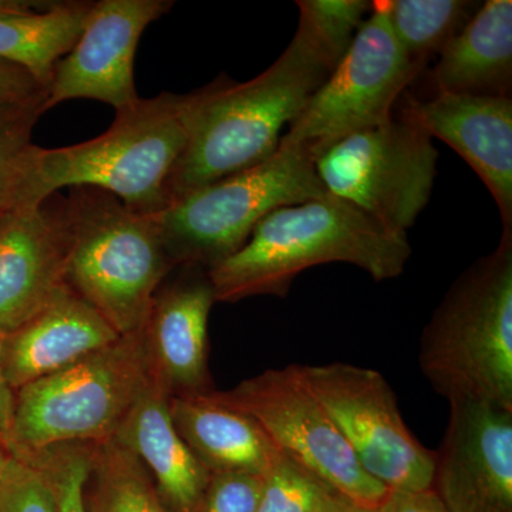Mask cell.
Wrapping results in <instances>:
<instances>
[{
	"label": "cell",
	"instance_id": "484cf974",
	"mask_svg": "<svg viewBox=\"0 0 512 512\" xmlns=\"http://www.w3.org/2000/svg\"><path fill=\"white\" fill-rule=\"evenodd\" d=\"M92 451V443L57 444L15 458L42 473L55 498L56 512H89L84 485L89 477Z\"/></svg>",
	"mask_w": 512,
	"mask_h": 512
},
{
	"label": "cell",
	"instance_id": "4dcf8cb0",
	"mask_svg": "<svg viewBox=\"0 0 512 512\" xmlns=\"http://www.w3.org/2000/svg\"><path fill=\"white\" fill-rule=\"evenodd\" d=\"M372 512H450L433 488L420 491H389Z\"/></svg>",
	"mask_w": 512,
	"mask_h": 512
},
{
	"label": "cell",
	"instance_id": "8fae6325",
	"mask_svg": "<svg viewBox=\"0 0 512 512\" xmlns=\"http://www.w3.org/2000/svg\"><path fill=\"white\" fill-rule=\"evenodd\" d=\"M301 367L367 476L392 491L431 488L434 451L406 426L396 394L379 372L342 362Z\"/></svg>",
	"mask_w": 512,
	"mask_h": 512
},
{
	"label": "cell",
	"instance_id": "d4e9b609",
	"mask_svg": "<svg viewBox=\"0 0 512 512\" xmlns=\"http://www.w3.org/2000/svg\"><path fill=\"white\" fill-rule=\"evenodd\" d=\"M356 508L332 485L281 453L266 471L258 512H353Z\"/></svg>",
	"mask_w": 512,
	"mask_h": 512
},
{
	"label": "cell",
	"instance_id": "4316f807",
	"mask_svg": "<svg viewBox=\"0 0 512 512\" xmlns=\"http://www.w3.org/2000/svg\"><path fill=\"white\" fill-rule=\"evenodd\" d=\"M299 25L309 30L330 62L338 66L372 10L367 0H302Z\"/></svg>",
	"mask_w": 512,
	"mask_h": 512
},
{
	"label": "cell",
	"instance_id": "4fadbf2b",
	"mask_svg": "<svg viewBox=\"0 0 512 512\" xmlns=\"http://www.w3.org/2000/svg\"><path fill=\"white\" fill-rule=\"evenodd\" d=\"M431 488L450 512H512V410L451 402Z\"/></svg>",
	"mask_w": 512,
	"mask_h": 512
},
{
	"label": "cell",
	"instance_id": "ac0fdd59",
	"mask_svg": "<svg viewBox=\"0 0 512 512\" xmlns=\"http://www.w3.org/2000/svg\"><path fill=\"white\" fill-rule=\"evenodd\" d=\"M168 402L151 379L111 440L143 463L170 512H197L211 473L175 430Z\"/></svg>",
	"mask_w": 512,
	"mask_h": 512
},
{
	"label": "cell",
	"instance_id": "30bf717a",
	"mask_svg": "<svg viewBox=\"0 0 512 512\" xmlns=\"http://www.w3.org/2000/svg\"><path fill=\"white\" fill-rule=\"evenodd\" d=\"M215 402L258 423L274 446L332 485L350 503L373 511L389 488L367 476L329 414L303 377L302 367L268 369L227 392L207 393Z\"/></svg>",
	"mask_w": 512,
	"mask_h": 512
},
{
	"label": "cell",
	"instance_id": "9c48e42d",
	"mask_svg": "<svg viewBox=\"0 0 512 512\" xmlns=\"http://www.w3.org/2000/svg\"><path fill=\"white\" fill-rule=\"evenodd\" d=\"M437 161L433 138L393 117L326 148L315 165L328 194L356 205L390 231L407 235L429 204Z\"/></svg>",
	"mask_w": 512,
	"mask_h": 512
},
{
	"label": "cell",
	"instance_id": "2e32d148",
	"mask_svg": "<svg viewBox=\"0 0 512 512\" xmlns=\"http://www.w3.org/2000/svg\"><path fill=\"white\" fill-rule=\"evenodd\" d=\"M66 234L57 194L0 218V339L39 312L64 284Z\"/></svg>",
	"mask_w": 512,
	"mask_h": 512
},
{
	"label": "cell",
	"instance_id": "7c38bea8",
	"mask_svg": "<svg viewBox=\"0 0 512 512\" xmlns=\"http://www.w3.org/2000/svg\"><path fill=\"white\" fill-rule=\"evenodd\" d=\"M173 6V0L94 2L76 45L53 69L45 113L67 100H97L116 111L136 103L134 57L140 37Z\"/></svg>",
	"mask_w": 512,
	"mask_h": 512
},
{
	"label": "cell",
	"instance_id": "7402d4cb",
	"mask_svg": "<svg viewBox=\"0 0 512 512\" xmlns=\"http://www.w3.org/2000/svg\"><path fill=\"white\" fill-rule=\"evenodd\" d=\"M84 501L89 512H170L143 463L114 440L93 444Z\"/></svg>",
	"mask_w": 512,
	"mask_h": 512
},
{
	"label": "cell",
	"instance_id": "9a60e30c",
	"mask_svg": "<svg viewBox=\"0 0 512 512\" xmlns=\"http://www.w3.org/2000/svg\"><path fill=\"white\" fill-rule=\"evenodd\" d=\"M163 285L154 296L143 339L148 369L170 397L214 392L208 366V320L217 302L207 269Z\"/></svg>",
	"mask_w": 512,
	"mask_h": 512
},
{
	"label": "cell",
	"instance_id": "603a6c76",
	"mask_svg": "<svg viewBox=\"0 0 512 512\" xmlns=\"http://www.w3.org/2000/svg\"><path fill=\"white\" fill-rule=\"evenodd\" d=\"M464 0H387V16L397 42L423 70L477 12Z\"/></svg>",
	"mask_w": 512,
	"mask_h": 512
},
{
	"label": "cell",
	"instance_id": "52a82bcc",
	"mask_svg": "<svg viewBox=\"0 0 512 512\" xmlns=\"http://www.w3.org/2000/svg\"><path fill=\"white\" fill-rule=\"evenodd\" d=\"M325 194L311 151L279 144L268 160L184 195L156 218L174 268L210 271L244 247L266 215Z\"/></svg>",
	"mask_w": 512,
	"mask_h": 512
},
{
	"label": "cell",
	"instance_id": "f1b7e54d",
	"mask_svg": "<svg viewBox=\"0 0 512 512\" xmlns=\"http://www.w3.org/2000/svg\"><path fill=\"white\" fill-rule=\"evenodd\" d=\"M0 512H56L55 498L42 473L13 456L0 477Z\"/></svg>",
	"mask_w": 512,
	"mask_h": 512
},
{
	"label": "cell",
	"instance_id": "83f0119b",
	"mask_svg": "<svg viewBox=\"0 0 512 512\" xmlns=\"http://www.w3.org/2000/svg\"><path fill=\"white\" fill-rule=\"evenodd\" d=\"M264 474L251 471L211 473L197 512H258Z\"/></svg>",
	"mask_w": 512,
	"mask_h": 512
},
{
	"label": "cell",
	"instance_id": "7a4b0ae2",
	"mask_svg": "<svg viewBox=\"0 0 512 512\" xmlns=\"http://www.w3.org/2000/svg\"><path fill=\"white\" fill-rule=\"evenodd\" d=\"M410 255L407 235L326 192L266 215L247 244L208 276L217 302L237 303L252 296L284 298L296 276L330 262L355 265L376 282L389 281L403 274Z\"/></svg>",
	"mask_w": 512,
	"mask_h": 512
},
{
	"label": "cell",
	"instance_id": "ba28073f",
	"mask_svg": "<svg viewBox=\"0 0 512 512\" xmlns=\"http://www.w3.org/2000/svg\"><path fill=\"white\" fill-rule=\"evenodd\" d=\"M420 72L394 36L387 0L372 2L348 52L279 144L308 148L316 160L343 138L392 120L394 104Z\"/></svg>",
	"mask_w": 512,
	"mask_h": 512
},
{
	"label": "cell",
	"instance_id": "8992f818",
	"mask_svg": "<svg viewBox=\"0 0 512 512\" xmlns=\"http://www.w3.org/2000/svg\"><path fill=\"white\" fill-rule=\"evenodd\" d=\"M150 380L140 332L20 387L5 434L10 453L25 457L57 444L113 439Z\"/></svg>",
	"mask_w": 512,
	"mask_h": 512
},
{
	"label": "cell",
	"instance_id": "e0dca14e",
	"mask_svg": "<svg viewBox=\"0 0 512 512\" xmlns=\"http://www.w3.org/2000/svg\"><path fill=\"white\" fill-rule=\"evenodd\" d=\"M120 338L96 309L64 285L28 322L0 339L3 373L16 392Z\"/></svg>",
	"mask_w": 512,
	"mask_h": 512
},
{
	"label": "cell",
	"instance_id": "3957f363",
	"mask_svg": "<svg viewBox=\"0 0 512 512\" xmlns=\"http://www.w3.org/2000/svg\"><path fill=\"white\" fill-rule=\"evenodd\" d=\"M59 205L66 234L64 284L120 336L140 333L174 269L156 215L138 214L94 187L69 188Z\"/></svg>",
	"mask_w": 512,
	"mask_h": 512
},
{
	"label": "cell",
	"instance_id": "cb8c5ba5",
	"mask_svg": "<svg viewBox=\"0 0 512 512\" xmlns=\"http://www.w3.org/2000/svg\"><path fill=\"white\" fill-rule=\"evenodd\" d=\"M45 101L0 106V211L37 207L36 156L32 131L45 114Z\"/></svg>",
	"mask_w": 512,
	"mask_h": 512
},
{
	"label": "cell",
	"instance_id": "836d02e7",
	"mask_svg": "<svg viewBox=\"0 0 512 512\" xmlns=\"http://www.w3.org/2000/svg\"><path fill=\"white\" fill-rule=\"evenodd\" d=\"M16 0H0V9L10 8L15 5Z\"/></svg>",
	"mask_w": 512,
	"mask_h": 512
},
{
	"label": "cell",
	"instance_id": "d6a6232c",
	"mask_svg": "<svg viewBox=\"0 0 512 512\" xmlns=\"http://www.w3.org/2000/svg\"><path fill=\"white\" fill-rule=\"evenodd\" d=\"M10 458H12V453H10L8 441H6L5 433L0 430V477H2L3 473H5Z\"/></svg>",
	"mask_w": 512,
	"mask_h": 512
},
{
	"label": "cell",
	"instance_id": "f546056e",
	"mask_svg": "<svg viewBox=\"0 0 512 512\" xmlns=\"http://www.w3.org/2000/svg\"><path fill=\"white\" fill-rule=\"evenodd\" d=\"M45 100L46 90L28 70L0 60V106Z\"/></svg>",
	"mask_w": 512,
	"mask_h": 512
},
{
	"label": "cell",
	"instance_id": "6da1fadb",
	"mask_svg": "<svg viewBox=\"0 0 512 512\" xmlns=\"http://www.w3.org/2000/svg\"><path fill=\"white\" fill-rule=\"evenodd\" d=\"M335 70L308 29L255 79L228 77L185 94L188 140L167 183L170 205L184 195L274 156L282 131Z\"/></svg>",
	"mask_w": 512,
	"mask_h": 512
},
{
	"label": "cell",
	"instance_id": "5bb4252c",
	"mask_svg": "<svg viewBox=\"0 0 512 512\" xmlns=\"http://www.w3.org/2000/svg\"><path fill=\"white\" fill-rule=\"evenodd\" d=\"M402 119L439 138L476 171L493 195L503 229H512V99L436 92L407 97Z\"/></svg>",
	"mask_w": 512,
	"mask_h": 512
},
{
	"label": "cell",
	"instance_id": "ffe728a7",
	"mask_svg": "<svg viewBox=\"0 0 512 512\" xmlns=\"http://www.w3.org/2000/svg\"><path fill=\"white\" fill-rule=\"evenodd\" d=\"M175 430L210 473L266 474L281 451L251 417L208 394L174 396L168 402Z\"/></svg>",
	"mask_w": 512,
	"mask_h": 512
},
{
	"label": "cell",
	"instance_id": "277c9868",
	"mask_svg": "<svg viewBox=\"0 0 512 512\" xmlns=\"http://www.w3.org/2000/svg\"><path fill=\"white\" fill-rule=\"evenodd\" d=\"M419 363L448 403L512 410V229L450 286L423 330Z\"/></svg>",
	"mask_w": 512,
	"mask_h": 512
},
{
	"label": "cell",
	"instance_id": "1f68e13d",
	"mask_svg": "<svg viewBox=\"0 0 512 512\" xmlns=\"http://www.w3.org/2000/svg\"><path fill=\"white\" fill-rule=\"evenodd\" d=\"M13 404H15V392L6 380L2 360H0V430L5 434L12 420Z\"/></svg>",
	"mask_w": 512,
	"mask_h": 512
},
{
	"label": "cell",
	"instance_id": "d590c367",
	"mask_svg": "<svg viewBox=\"0 0 512 512\" xmlns=\"http://www.w3.org/2000/svg\"><path fill=\"white\" fill-rule=\"evenodd\" d=\"M5 214V212L0 211V218H2V215Z\"/></svg>",
	"mask_w": 512,
	"mask_h": 512
},
{
	"label": "cell",
	"instance_id": "5b68a950",
	"mask_svg": "<svg viewBox=\"0 0 512 512\" xmlns=\"http://www.w3.org/2000/svg\"><path fill=\"white\" fill-rule=\"evenodd\" d=\"M188 140L185 94L161 93L116 111L101 136L74 146L39 147L35 198L63 188L110 192L130 210L156 215L170 207L167 183Z\"/></svg>",
	"mask_w": 512,
	"mask_h": 512
},
{
	"label": "cell",
	"instance_id": "44dd1931",
	"mask_svg": "<svg viewBox=\"0 0 512 512\" xmlns=\"http://www.w3.org/2000/svg\"><path fill=\"white\" fill-rule=\"evenodd\" d=\"M94 2H25L0 9V60L28 70L46 90L56 63L76 45Z\"/></svg>",
	"mask_w": 512,
	"mask_h": 512
},
{
	"label": "cell",
	"instance_id": "d6986e66",
	"mask_svg": "<svg viewBox=\"0 0 512 512\" xmlns=\"http://www.w3.org/2000/svg\"><path fill=\"white\" fill-rule=\"evenodd\" d=\"M431 79L436 92L511 97V0H487L478 6L441 50Z\"/></svg>",
	"mask_w": 512,
	"mask_h": 512
},
{
	"label": "cell",
	"instance_id": "e575fe53",
	"mask_svg": "<svg viewBox=\"0 0 512 512\" xmlns=\"http://www.w3.org/2000/svg\"><path fill=\"white\" fill-rule=\"evenodd\" d=\"M353 512H372V511H369V510H362V508H356L355 511Z\"/></svg>",
	"mask_w": 512,
	"mask_h": 512
}]
</instances>
